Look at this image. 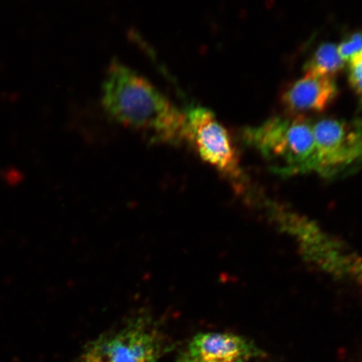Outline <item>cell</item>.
Wrapping results in <instances>:
<instances>
[{
  "mask_svg": "<svg viewBox=\"0 0 362 362\" xmlns=\"http://www.w3.org/2000/svg\"><path fill=\"white\" fill-rule=\"evenodd\" d=\"M102 104L117 123L147 134L153 141L171 146L187 141L185 115L148 80L119 62L108 67Z\"/></svg>",
  "mask_w": 362,
  "mask_h": 362,
  "instance_id": "obj_1",
  "label": "cell"
},
{
  "mask_svg": "<svg viewBox=\"0 0 362 362\" xmlns=\"http://www.w3.org/2000/svg\"><path fill=\"white\" fill-rule=\"evenodd\" d=\"M247 146L255 148L276 175L315 173L313 122L304 115L274 117L243 131Z\"/></svg>",
  "mask_w": 362,
  "mask_h": 362,
  "instance_id": "obj_2",
  "label": "cell"
},
{
  "mask_svg": "<svg viewBox=\"0 0 362 362\" xmlns=\"http://www.w3.org/2000/svg\"><path fill=\"white\" fill-rule=\"evenodd\" d=\"M315 173L342 177L362 165V119H323L313 122Z\"/></svg>",
  "mask_w": 362,
  "mask_h": 362,
  "instance_id": "obj_3",
  "label": "cell"
},
{
  "mask_svg": "<svg viewBox=\"0 0 362 362\" xmlns=\"http://www.w3.org/2000/svg\"><path fill=\"white\" fill-rule=\"evenodd\" d=\"M187 141L196 148L204 161L221 174L243 185L239 156L228 129L208 108L192 106L187 113Z\"/></svg>",
  "mask_w": 362,
  "mask_h": 362,
  "instance_id": "obj_4",
  "label": "cell"
},
{
  "mask_svg": "<svg viewBox=\"0 0 362 362\" xmlns=\"http://www.w3.org/2000/svg\"><path fill=\"white\" fill-rule=\"evenodd\" d=\"M161 351L156 333L139 322L89 343L81 362H160Z\"/></svg>",
  "mask_w": 362,
  "mask_h": 362,
  "instance_id": "obj_5",
  "label": "cell"
},
{
  "mask_svg": "<svg viewBox=\"0 0 362 362\" xmlns=\"http://www.w3.org/2000/svg\"><path fill=\"white\" fill-rule=\"evenodd\" d=\"M260 351L247 339L230 333L198 334L180 362H248Z\"/></svg>",
  "mask_w": 362,
  "mask_h": 362,
  "instance_id": "obj_6",
  "label": "cell"
},
{
  "mask_svg": "<svg viewBox=\"0 0 362 362\" xmlns=\"http://www.w3.org/2000/svg\"><path fill=\"white\" fill-rule=\"evenodd\" d=\"M338 95L332 76L306 74L283 90L281 102L291 115L321 112L332 105Z\"/></svg>",
  "mask_w": 362,
  "mask_h": 362,
  "instance_id": "obj_7",
  "label": "cell"
},
{
  "mask_svg": "<svg viewBox=\"0 0 362 362\" xmlns=\"http://www.w3.org/2000/svg\"><path fill=\"white\" fill-rule=\"evenodd\" d=\"M345 63L339 54L337 45L327 42L317 48L305 63V71L306 74L334 78L345 67Z\"/></svg>",
  "mask_w": 362,
  "mask_h": 362,
  "instance_id": "obj_8",
  "label": "cell"
},
{
  "mask_svg": "<svg viewBox=\"0 0 362 362\" xmlns=\"http://www.w3.org/2000/svg\"><path fill=\"white\" fill-rule=\"evenodd\" d=\"M337 47L343 60L349 61L353 56L362 52V31L347 35Z\"/></svg>",
  "mask_w": 362,
  "mask_h": 362,
  "instance_id": "obj_9",
  "label": "cell"
},
{
  "mask_svg": "<svg viewBox=\"0 0 362 362\" xmlns=\"http://www.w3.org/2000/svg\"><path fill=\"white\" fill-rule=\"evenodd\" d=\"M348 62L350 84L362 104V52L353 56Z\"/></svg>",
  "mask_w": 362,
  "mask_h": 362,
  "instance_id": "obj_10",
  "label": "cell"
}]
</instances>
